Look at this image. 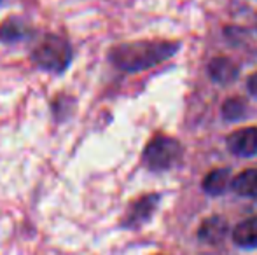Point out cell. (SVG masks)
<instances>
[{
	"mask_svg": "<svg viewBox=\"0 0 257 255\" xmlns=\"http://www.w3.org/2000/svg\"><path fill=\"white\" fill-rule=\"evenodd\" d=\"M180 44L173 41H133L115 44L108 49L107 60L115 70L124 74L149 70L166 62L179 51Z\"/></svg>",
	"mask_w": 257,
	"mask_h": 255,
	"instance_id": "6da1fadb",
	"label": "cell"
},
{
	"mask_svg": "<svg viewBox=\"0 0 257 255\" xmlns=\"http://www.w3.org/2000/svg\"><path fill=\"white\" fill-rule=\"evenodd\" d=\"M74 46L70 39L54 32L39 34L32 41V48L28 51V60L39 72L61 77L74 63Z\"/></svg>",
	"mask_w": 257,
	"mask_h": 255,
	"instance_id": "7a4b0ae2",
	"label": "cell"
},
{
	"mask_svg": "<svg viewBox=\"0 0 257 255\" xmlns=\"http://www.w3.org/2000/svg\"><path fill=\"white\" fill-rule=\"evenodd\" d=\"M182 157V147L179 140L168 135H156L147 142L142 152V164L153 173H163L175 166Z\"/></svg>",
	"mask_w": 257,
	"mask_h": 255,
	"instance_id": "3957f363",
	"label": "cell"
},
{
	"mask_svg": "<svg viewBox=\"0 0 257 255\" xmlns=\"http://www.w3.org/2000/svg\"><path fill=\"white\" fill-rule=\"evenodd\" d=\"M159 199H161V196L156 192L144 194V196L133 199L122 213L119 225L126 231H139L153 218L154 211L159 206Z\"/></svg>",
	"mask_w": 257,
	"mask_h": 255,
	"instance_id": "277c9868",
	"label": "cell"
},
{
	"mask_svg": "<svg viewBox=\"0 0 257 255\" xmlns=\"http://www.w3.org/2000/svg\"><path fill=\"white\" fill-rule=\"evenodd\" d=\"M39 32L21 16H9L0 23V44L16 46L23 42H32Z\"/></svg>",
	"mask_w": 257,
	"mask_h": 255,
	"instance_id": "5b68a950",
	"label": "cell"
},
{
	"mask_svg": "<svg viewBox=\"0 0 257 255\" xmlns=\"http://www.w3.org/2000/svg\"><path fill=\"white\" fill-rule=\"evenodd\" d=\"M226 145L229 152L238 157L257 156V128L247 126L236 129L227 136Z\"/></svg>",
	"mask_w": 257,
	"mask_h": 255,
	"instance_id": "8992f818",
	"label": "cell"
},
{
	"mask_svg": "<svg viewBox=\"0 0 257 255\" xmlns=\"http://www.w3.org/2000/svg\"><path fill=\"white\" fill-rule=\"evenodd\" d=\"M227 222L219 215L205 218L198 227V239L205 245H219L227 234Z\"/></svg>",
	"mask_w": 257,
	"mask_h": 255,
	"instance_id": "52a82bcc",
	"label": "cell"
},
{
	"mask_svg": "<svg viewBox=\"0 0 257 255\" xmlns=\"http://www.w3.org/2000/svg\"><path fill=\"white\" fill-rule=\"evenodd\" d=\"M49 110H51V119L54 124H63L74 117L77 110V100L70 93H56L49 102Z\"/></svg>",
	"mask_w": 257,
	"mask_h": 255,
	"instance_id": "ba28073f",
	"label": "cell"
},
{
	"mask_svg": "<svg viewBox=\"0 0 257 255\" xmlns=\"http://www.w3.org/2000/svg\"><path fill=\"white\" fill-rule=\"evenodd\" d=\"M238 65L231 62L226 56H219L213 58L208 65V75L213 82L217 84H231L233 81L238 79Z\"/></svg>",
	"mask_w": 257,
	"mask_h": 255,
	"instance_id": "9c48e42d",
	"label": "cell"
},
{
	"mask_svg": "<svg viewBox=\"0 0 257 255\" xmlns=\"http://www.w3.org/2000/svg\"><path fill=\"white\" fill-rule=\"evenodd\" d=\"M233 241L236 246L245 250L257 248V215L241 220L236 227L233 229Z\"/></svg>",
	"mask_w": 257,
	"mask_h": 255,
	"instance_id": "30bf717a",
	"label": "cell"
},
{
	"mask_svg": "<svg viewBox=\"0 0 257 255\" xmlns=\"http://www.w3.org/2000/svg\"><path fill=\"white\" fill-rule=\"evenodd\" d=\"M231 171L227 168H215L203 178V191L208 196H220L231 185Z\"/></svg>",
	"mask_w": 257,
	"mask_h": 255,
	"instance_id": "8fae6325",
	"label": "cell"
},
{
	"mask_svg": "<svg viewBox=\"0 0 257 255\" xmlns=\"http://www.w3.org/2000/svg\"><path fill=\"white\" fill-rule=\"evenodd\" d=\"M231 189L243 197H257V170L250 168V170L241 171L240 175L233 178L231 182Z\"/></svg>",
	"mask_w": 257,
	"mask_h": 255,
	"instance_id": "7c38bea8",
	"label": "cell"
},
{
	"mask_svg": "<svg viewBox=\"0 0 257 255\" xmlns=\"http://www.w3.org/2000/svg\"><path fill=\"white\" fill-rule=\"evenodd\" d=\"M222 116L224 119L227 121H240L247 116V103H245L243 98H238V96H233V98H227L222 105Z\"/></svg>",
	"mask_w": 257,
	"mask_h": 255,
	"instance_id": "4fadbf2b",
	"label": "cell"
},
{
	"mask_svg": "<svg viewBox=\"0 0 257 255\" xmlns=\"http://www.w3.org/2000/svg\"><path fill=\"white\" fill-rule=\"evenodd\" d=\"M247 88H248V93H250L254 98H257V72L252 74L247 81Z\"/></svg>",
	"mask_w": 257,
	"mask_h": 255,
	"instance_id": "5bb4252c",
	"label": "cell"
},
{
	"mask_svg": "<svg viewBox=\"0 0 257 255\" xmlns=\"http://www.w3.org/2000/svg\"><path fill=\"white\" fill-rule=\"evenodd\" d=\"M2 2H4V0H0V4H2Z\"/></svg>",
	"mask_w": 257,
	"mask_h": 255,
	"instance_id": "9a60e30c",
	"label": "cell"
}]
</instances>
